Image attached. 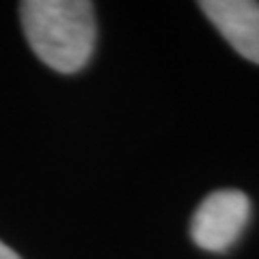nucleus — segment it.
<instances>
[{
  "mask_svg": "<svg viewBox=\"0 0 259 259\" xmlns=\"http://www.w3.org/2000/svg\"><path fill=\"white\" fill-rule=\"evenodd\" d=\"M22 30L39 61L59 74H76L95 50V13L87 0H24Z\"/></svg>",
  "mask_w": 259,
  "mask_h": 259,
  "instance_id": "nucleus-1",
  "label": "nucleus"
},
{
  "mask_svg": "<svg viewBox=\"0 0 259 259\" xmlns=\"http://www.w3.org/2000/svg\"><path fill=\"white\" fill-rule=\"evenodd\" d=\"M250 218V199L242 190H216L201 201L190 221V238L199 248L225 253L244 233Z\"/></svg>",
  "mask_w": 259,
  "mask_h": 259,
  "instance_id": "nucleus-2",
  "label": "nucleus"
},
{
  "mask_svg": "<svg viewBox=\"0 0 259 259\" xmlns=\"http://www.w3.org/2000/svg\"><path fill=\"white\" fill-rule=\"evenodd\" d=\"M199 7L242 59L259 65V3L201 0Z\"/></svg>",
  "mask_w": 259,
  "mask_h": 259,
  "instance_id": "nucleus-3",
  "label": "nucleus"
},
{
  "mask_svg": "<svg viewBox=\"0 0 259 259\" xmlns=\"http://www.w3.org/2000/svg\"><path fill=\"white\" fill-rule=\"evenodd\" d=\"M0 259H22L13 248H9L5 242H0Z\"/></svg>",
  "mask_w": 259,
  "mask_h": 259,
  "instance_id": "nucleus-4",
  "label": "nucleus"
}]
</instances>
